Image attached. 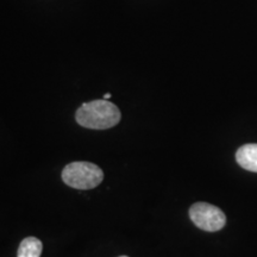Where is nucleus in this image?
Masks as SVG:
<instances>
[{
    "mask_svg": "<svg viewBox=\"0 0 257 257\" xmlns=\"http://www.w3.org/2000/svg\"><path fill=\"white\" fill-rule=\"evenodd\" d=\"M189 217L195 226L208 232H216L221 230L226 223L224 212L207 202H197L189 208Z\"/></svg>",
    "mask_w": 257,
    "mask_h": 257,
    "instance_id": "7ed1b4c3",
    "label": "nucleus"
},
{
    "mask_svg": "<svg viewBox=\"0 0 257 257\" xmlns=\"http://www.w3.org/2000/svg\"><path fill=\"white\" fill-rule=\"evenodd\" d=\"M110 98H111V93H106V94L104 95V99H106V100H108Z\"/></svg>",
    "mask_w": 257,
    "mask_h": 257,
    "instance_id": "423d86ee",
    "label": "nucleus"
},
{
    "mask_svg": "<svg viewBox=\"0 0 257 257\" xmlns=\"http://www.w3.org/2000/svg\"><path fill=\"white\" fill-rule=\"evenodd\" d=\"M63 182L75 189H92L101 184L104 173L98 166L91 162H72L64 167Z\"/></svg>",
    "mask_w": 257,
    "mask_h": 257,
    "instance_id": "f03ea898",
    "label": "nucleus"
},
{
    "mask_svg": "<svg viewBox=\"0 0 257 257\" xmlns=\"http://www.w3.org/2000/svg\"><path fill=\"white\" fill-rule=\"evenodd\" d=\"M119 257H128V256H119Z\"/></svg>",
    "mask_w": 257,
    "mask_h": 257,
    "instance_id": "0eeeda50",
    "label": "nucleus"
},
{
    "mask_svg": "<svg viewBox=\"0 0 257 257\" xmlns=\"http://www.w3.org/2000/svg\"><path fill=\"white\" fill-rule=\"evenodd\" d=\"M236 160L242 168L257 173V144H244L237 150Z\"/></svg>",
    "mask_w": 257,
    "mask_h": 257,
    "instance_id": "20e7f679",
    "label": "nucleus"
},
{
    "mask_svg": "<svg viewBox=\"0 0 257 257\" xmlns=\"http://www.w3.org/2000/svg\"><path fill=\"white\" fill-rule=\"evenodd\" d=\"M43 244L36 237H28L22 240L17 257H41Z\"/></svg>",
    "mask_w": 257,
    "mask_h": 257,
    "instance_id": "39448f33",
    "label": "nucleus"
},
{
    "mask_svg": "<svg viewBox=\"0 0 257 257\" xmlns=\"http://www.w3.org/2000/svg\"><path fill=\"white\" fill-rule=\"evenodd\" d=\"M78 124L93 130H106L113 127L120 121L119 108L106 99L85 102L75 114Z\"/></svg>",
    "mask_w": 257,
    "mask_h": 257,
    "instance_id": "f257e3e1",
    "label": "nucleus"
}]
</instances>
